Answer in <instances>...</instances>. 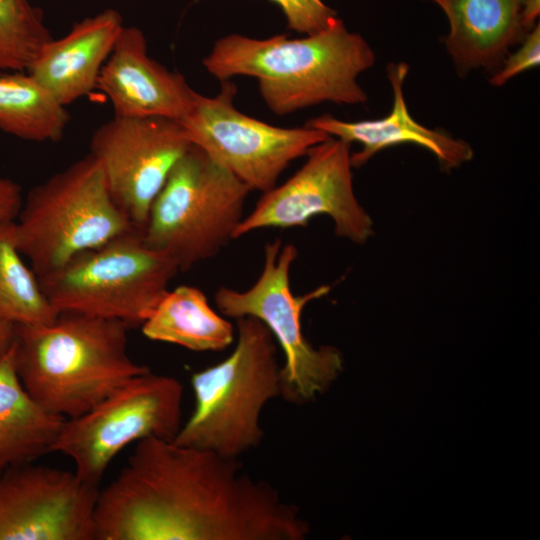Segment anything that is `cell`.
I'll return each instance as SVG.
<instances>
[{
	"label": "cell",
	"mask_w": 540,
	"mask_h": 540,
	"mask_svg": "<svg viewBox=\"0 0 540 540\" xmlns=\"http://www.w3.org/2000/svg\"><path fill=\"white\" fill-rule=\"evenodd\" d=\"M298 255L294 244L280 239L266 243L263 267L254 284L241 291L221 286L214 300L219 312L237 319L252 316L272 333L284 354L281 395L302 405L323 393L343 369V358L333 346L315 348L302 331L301 315L311 301L330 291L329 285L296 296L290 287V270Z\"/></svg>",
	"instance_id": "ba28073f"
},
{
	"label": "cell",
	"mask_w": 540,
	"mask_h": 540,
	"mask_svg": "<svg viewBox=\"0 0 540 540\" xmlns=\"http://www.w3.org/2000/svg\"><path fill=\"white\" fill-rule=\"evenodd\" d=\"M237 88L221 81L214 97L196 93L189 112L179 122L190 142L225 167L251 191L267 192L289 164L330 137L308 126L282 128L246 114L234 106Z\"/></svg>",
	"instance_id": "30bf717a"
},
{
	"label": "cell",
	"mask_w": 540,
	"mask_h": 540,
	"mask_svg": "<svg viewBox=\"0 0 540 540\" xmlns=\"http://www.w3.org/2000/svg\"><path fill=\"white\" fill-rule=\"evenodd\" d=\"M23 199L20 185L10 178L0 176V223L16 220Z\"/></svg>",
	"instance_id": "d4e9b609"
},
{
	"label": "cell",
	"mask_w": 540,
	"mask_h": 540,
	"mask_svg": "<svg viewBox=\"0 0 540 540\" xmlns=\"http://www.w3.org/2000/svg\"><path fill=\"white\" fill-rule=\"evenodd\" d=\"M448 20L446 50L459 75L482 69L493 74L528 33L521 23L526 0H425Z\"/></svg>",
	"instance_id": "e0dca14e"
},
{
	"label": "cell",
	"mask_w": 540,
	"mask_h": 540,
	"mask_svg": "<svg viewBox=\"0 0 540 540\" xmlns=\"http://www.w3.org/2000/svg\"><path fill=\"white\" fill-rule=\"evenodd\" d=\"M540 13V0H526L521 10V23L523 28L529 32L533 29Z\"/></svg>",
	"instance_id": "484cf974"
},
{
	"label": "cell",
	"mask_w": 540,
	"mask_h": 540,
	"mask_svg": "<svg viewBox=\"0 0 540 540\" xmlns=\"http://www.w3.org/2000/svg\"><path fill=\"white\" fill-rule=\"evenodd\" d=\"M180 272L133 229L84 251L39 278L58 313H77L141 327Z\"/></svg>",
	"instance_id": "52a82bcc"
},
{
	"label": "cell",
	"mask_w": 540,
	"mask_h": 540,
	"mask_svg": "<svg viewBox=\"0 0 540 540\" xmlns=\"http://www.w3.org/2000/svg\"><path fill=\"white\" fill-rule=\"evenodd\" d=\"M183 385L150 371L138 375L88 412L66 419L51 452L69 457L84 483L99 487L112 460L144 438L173 440L182 425Z\"/></svg>",
	"instance_id": "9c48e42d"
},
{
	"label": "cell",
	"mask_w": 540,
	"mask_h": 540,
	"mask_svg": "<svg viewBox=\"0 0 540 540\" xmlns=\"http://www.w3.org/2000/svg\"><path fill=\"white\" fill-rule=\"evenodd\" d=\"M375 62L369 43L339 18L320 32L296 39L230 34L218 39L203 59L207 72L220 81L256 78L264 102L280 116L322 102L366 103L368 96L357 78Z\"/></svg>",
	"instance_id": "7a4b0ae2"
},
{
	"label": "cell",
	"mask_w": 540,
	"mask_h": 540,
	"mask_svg": "<svg viewBox=\"0 0 540 540\" xmlns=\"http://www.w3.org/2000/svg\"><path fill=\"white\" fill-rule=\"evenodd\" d=\"M307 522L239 459L144 438L99 489L94 540H304Z\"/></svg>",
	"instance_id": "6da1fadb"
},
{
	"label": "cell",
	"mask_w": 540,
	"mask_h": 540,
	"mask_svg": "<svg viewBox=\"0 0 540 540\" xmlns=\"http://www.w3.org/2000/svg\"><path fill=\"white\" fill-rule=\"evenodd\" d=\"M16 336V326L0 320V357L12 346Z\"/></svg>",
	"instance_id": "4316f807"
},
{
	"label": "cell",
	"mask_w": 540,
	"mask_h": 540,
	"mask_svg": "<svg viewBox=\"0 0 540 540\" xmlns=\"http://www.w3.org/2000/svg\"><path fill=\"white\" fill-rule=\"evenodd\" d=\"M150 340L195 352H216L234 341L233 325L217 313L197 287L179 285L168 290L141 326Z\"/></svg>",
	"instance_id": "d6986e66"
},
{
	"label": "cell",
	"mask_w": 540,
	"mask_h": 540,
	"mask_svg": "<svg viewBox=\"0 0 540 540\" xmlns=\"http://www.w3.org/2000/svg\"><path fill=\"white\" fill-rule=\"evenodd\" d=\"M70 114L28 72L0 73V130L32 142L62 140Z\"/></svg>",
	"instance_id": "ffe728a7"
},
{
	"label": "cell",
	"mask_w": 540,
	"mask_h": 540,
	"mask_svg": "<svg viewBox=\"0 0 540 540\" xmlns=\"http://www.w3.org/2000/svg\"><path fill=\"white\" fill-rule=\"evenodd\" d=\"M129 327L118 320L59 313L45 324L16 326L19 379L46 412L76 418L150 371L128 353Z\"/></svg>",
	"instance_id": "3957f363"
},
{
	"label": "cell",
	"mask_w": 540,
	"mask_h": 540,
	"mask_svg": "<svg viewBox=\"0 0 540 540\" xmlns=\"http://www.w3.org/2000/svg\"><path fill=\"white\" fill-rule=\"evenodd\" d=\"M282 9L289 29L304 35L320 32L338 17L322 0H272Z\"/></svg>",
	"instance_id": "603a6c76"
},
{
	"label": "cell",
	"mask_w": 540,
	"mask_h": 540,
	"mask_svg": "<svg viewBox=\"0 0 540 540\" xmlns=\"http://www.w3.org/2000/svg\"><path fill=\"white\" fill-rule=\"evenodd\" d=\"M96 89L109 98L114 116L177 121L189 112L197 93L181 74L148 55L146 38L135 26L122 28Z\"/></svg>",
	"instance_id": "5bb4252c"
},
{
	"label": "cell",
	"mask_w": 540,
	"mask_h": 540,
	"mask_svg": "<svg viewBox=\"0 0 540 540\" xmlns=\"http://www.w3.org/2000/svg\"><path fill=\"white\" fill-rule=\"evenodd\" d=\"M191 145L177 120L113 116L93 132L89 154L119 209L143 230L154 199Z\"/></svg>",
	"instance_id": "7c38bea8"
},
{
	"label": "cell",
	"mask_w": 540,
	"mask_h": 540,
	"mask_svg": "<svg viewBox=\"0 0 540 540\" xmlns=\"http://www.w3.org/2000/svg\"><path fill=\"white\" fill-rule=\"evenodd\" d=\"M306 155L294 175L263 193L236 239L263 228L303 227L318 215L329 216L341 238L358 245L370 239L374 223L355 195L350 144L330 136Z\"/></svg>",
	"instance_id": "8fae6325"
},
{
	"label": "cell",
	"mask_w": 540,
	"mask_h": 540,
	"mask_svg": "<svg viewBox=\"0 0 540 540\" xmlns=\"http://www.w3.org/2000/svg\"><path fill=\"white\" fill-rule=\"evenodd\" d=\"M99 487L30 463L0 477V540H94Z\"/></svg>",
	"instance_id": "4fadbf2b"
},
{
	"label": "cell",
	"mask_w": 540,
	"mask_h": 540,
	"mask_svg": "<svg viewBox=\"0 0 540 540\" xmlns=\"http://www.w3.org/2000/svg\"><path fill=\"white\" fill-rule=\"evenodd\" d=\"M123 27L122 16L115 9L86 17L63 37L51 39L27 72L67 107L96 88Z\"/></svg>",
	"instance_id": "2e32d148"
},
{
	"label": "cell",
	"mask_w": 540,
	"mask_h": 540,
	"mask_svg": "<svg viewBox=\"0 0 540 540\" xmlns=\"http://www.w3.org/2000/svg\"><path fill=\"white\" fill-rule=\"evenodd\" d=\"M22 257L15 221L0 223V320L15 326L52 322L59 313Z\"/></svg>",
	"instance_id": "44dd1931"
},
{
	"label": "cell",
	"mask_w": 540,
	"mask_h": 540,
	"mask_svg": "<svg viewBox=\"0 0 540 540\" xmlns=\"http://www.w3.org/2000/svg\"><path fill=\"white\" fill-rule=\"evenodd\" d=\"M65 420L46 412L25 390L17 374L13 342L0 357V470L51 453Z\"/></svg>",
	"instance_id": "ac0fdd59"
},
{
	"label": "cell",
	"mask_w": 540,
	"mask_h": 540,
	"mask_svg": "<svg viewBox=\"0 0 540 540\" xmlns=\"http://www.w3.org/2000/svg\"><path fill=\"white\" fill-rule=\"evenodd\" d=\"M236 322L232 353L192 375L194 409L172 441L239 459L263 440L260 419L266 404L281 395V365L264 323L252 316Z\"/></svg>",
	"instance_id": "277c9868"
},
{
	"label": "cell",
	"mask_w": 540,
	"mask_h": 540,
	"mask_svg": "<svg viewBox=\"0 0 540 540\" xmlns=\"http://www.w3.org/2000/svg\"><path fill=\"white\" fill-rule=\"evenodd\" d=\"M250 192L234 174L192 144L154 199L143 238L171 258L179 271H188L236 239Z\"/></svg>",
	"instance_id": "8992f818"
},
{
	"label": "cell",
	"mask_w": 540,
	"mask_h": 540,
	"mask_svg": "<svg viewBox=\"0 0 540 540\" xmlns=\"http://www.w3.org/2000/svg\"><path fill=\"white\" fill-rule=\"evenodd\" d=\"M133 229L90 154L34 186L15 220L17 247L38 277Z\"/></svg>",
	"instance_id": "5b68a950"
},
{
	"label": "cell",
	"mask_w": 540,
	"mask_h": 540,
	"mask_svg": "<svg viewBox=\"0 0 540 540\" xmlns=\"http://www.w3.org/2000/svg\"><path fill=\"white\" fill-rule=\"evenodd\" d=\"M409 66L405 62L390 63L387 75L393 91L392 109L379 119L343 121L331 115L310 119L305 126L321 130L346 143H360L362 149L351 153L352 167L363 166L375 154L398 144L411 143L430 151L444 170H452L469 162L474 152L469 143L447 132L430 129L413 119L407 108L403 83Z\"/></svg>",
	"instance_id": "9a60e30c"
},
{
	"label": "cell",
	"mask_w": 540,
	"mask_h": 540,
	"mask_svg": "<svg viewBox=\"0 0 540 540\" xmlns=\"http://www.w3.org/2000/svg\"><path fill=\"white\" fill-rule=\"evenodd\" d=\"M51 39L43 10L31 0H0V70L27 72Z\"/></svg>",
	"instance_id": "7402d4cb"
},
{
	"label": "cell",
	"mask_w": 540,
	"mask_h": 540,
	"mask_svg": "<svg viewBox=\"0 0 540 540\" xmlns=\"http://www.w3.org/2000/svg\"><path fill=\"white\" fill-rule=\"evenodd\" d=\"M540 63V26L539 23L531 29L513 54L509 53L500 68L495 71L489 83L500 87L524 71L537 67Z\"/></svg>",
	"instance_id": "cb8c5ba5"
}]
</instances>
